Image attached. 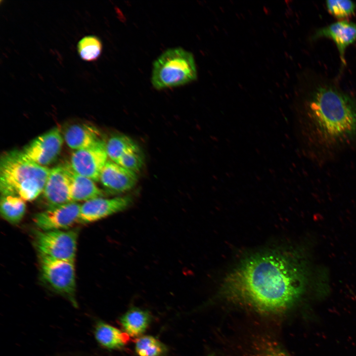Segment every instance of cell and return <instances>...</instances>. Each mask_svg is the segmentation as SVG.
Masks as SVG:
<instances>
[{
	"label": "cell",
	"instance_id": "2e32d148",
	"mask_svg": "<svg viewBox=\"0 0 356 356\" xmlns=\"http://www.w3.org/2000/svg\"><path fill=\"white\" fill-rule=\"evenodd\" d=\"M94 335L101 345L110 349L123 347L128 343L130 336L127 333L102 321L96 324Z\"/></svg>",
	"mask_w": 356,
	"mask_h": 356
},
{
	"label": "cell",
	"instance_id": "5bb4252c",
	"mask_svg": "<svg viewBox=\"0 0 356 356\" xmlns=\"http://www.w3.org/2000/svg\"><path fill=\"white\" fill-rule=\"evenodd\" d=\"M64 139L67 145L75 151L90 147L102 140L98 130L88 124H74L68 127Z\"/></svg>",
	"mask_w": 356,
	"mask_h": 356
},
{
	"label": "cell",
	"instance_id": "44dd1931",
	"mask_svg": "<svg viewBox=\"0 0 356 356\" xmlns=\"http://www.w3.org/2000/svg\"><path fill=\"white\" fill-rule=\"evenodd\" d=\"M77 49L81 58L87 61H94L100 56L102 44L100 40L95 36H88L78 43Z\"/></svg>",
	"mask_w": 356,
	"mask_h": 356
},
{
	"label": "cell",
	"instance_id": "7c38bea8",
	"mask_svg": "<svg viewBox=\"0 0 356 356\" xmlns=\"http://www.w3.org/2000/svg\"><path fill=\"white\" fill-rule=\"evenodd\" d=\"M99 180L111 191L124 192L134 186L137 181V176L135 172L108 160L101 172Z\"/></svg>",
	"mask_w": 356,
	"mask_h": 356
},
{
	"label": "cell",
	"instance_id": "ffe728a7",
	"mask_svg": "<svg viewBox=\"0 0 356 356\" xmlns=\"http://www.w3.org/2000/svg\"><path fill=\"white\" fill-rule=\"evenodd\" d=\"M135 350L139 356H163L167 352L165 345L151 336H141L137 339Z\"/></svg>",
	"mask_w": 356,
	"mask_h": 356
},
{
	"label": "cell",
	"instance_id": "e0dca14e",
	"mask_svg": "<svg viewBox=\"0 0 356 356\" xmlns=\"http://www.w3.org/2000/svg\"><path fill=\"white\" fill-rule=\"evenodd\" d=\"M150 320L151 316L148 312L133 308L123 315L120 322L125 332L130 336L138 337L145 332Z\"/></svg>",
	"mask_w": 356,
	"mask_h": 356
},
{
	"label": "cell",
	"instance_id": "4fadbf2b",
	"mask_svg": "<svg viewBox=\"0 0 356 356\" xmlns=\"http://www.w3.org/2000/svg\"><path fill=\"white\" fill-rule=\"evenodd\" d=\"M314 37L332 39L337 46L342 62L345 64L346 49L356 41V24L346 20L340 21L319 29Z\"/></svg>",
	"mask_w": 356,
	"mask_h": 356
},
{
	"label": "cell",
	"instance_id": "7402d4cb",
	"mask_svg": "<svg viewBox=\"0 0 356 356\" xmlns=\"http://www.w3.org/2000/svg\"><path fill=\"white\" fill-rule=\"evenodd\" d=\"M252 356H289L275 341L267 338H260L254 343Z\"/></svg>",
	"mask_w": 356,
	"mask_h": 356
},
{
	"label": "cell",
	"instance_id": "d6986e66",
	"mask_svg": "<svg viewBox=\"0 0 356 356\" xmlns=\"http://www.w3.org/2000/svg\"><path fill=\"white\" fill-rule=\"evenodd\" d=\"M137 147L132 139L123 134L114 135L110 137L106 143V150L108 158L116 163L126 152Z\"/></svg>",
	"mask_w": 356,
	"mask_h": 356
},
{
	"label": "cell",
	"instance_id": "ac0fdd59",
	"mask_svg": "<svg viewBox=\"0 0 356 356\" xmlns=\"http://www.w3.org/2000/svg\"><path fill=\"white\" fill-rule=\"evenodd\" d=\"M26 210L25 201L11 195H1L0 212L1 217L12 224L19 223L23 219Z\"/></svg>",
	"mask_w": 356,
	"mask_h": 356
},
{
	"label": "cell",
	"instance_id": "5b68a950",
	"mask_svg": "<svg viewBox=\"0 0 356 356\" xmlns=\"http://www.w3.org/2000/svg\"><path fill=\"white\" fill-rule=\"evenodd\" d=\"M39 257L41 275L44 282L77 307L75 261L56 259L41 255H39Z\"/></svg>",
	"mask_w": 356,
	"mask_h": 356
},
{
	"label": "cell",
	"instance_id": "3957f363",
	"mask_svg": "<svg viewBox=\"0 0 356 356\" xmlns=\"http://www.w3.org/2000/svg\"><path fill=\"white\" fill-rule=\"evenodd\" d=\"M49 171L27 158L21 150L5 152L0 160L1 195L33 201L42 193Z\"/></svg>",
	"mask_w": 356,
	"mask_h": 356
},
{
	"label": "cell",
	"instance_id": "603a6c76",
	"mask_svg": "<svg viewBox=\"0 0 356 356\" xmlns=\"http://www.w3.org/2000/svg\"><path fill=\"white\" fill-rule=\"evenodd\" d=\"M326 5L329 12L338 19H344L351 16L354 14L356 8V4L351 0H327Z\"/></svg>",
	"mask_w": 356,
	"mask_h": 356
},
{
	"label": "cell",
	"instance_id": "ba28073f",
	"mask_svg": "<svg viewBox=\"0 0 356 356\" xmlns=\"http://www.w3.org/2000/svg\"><path fill=\"white\" fill-rule=\"evenodd\" d=\"M81 204L78 202L48 207L33 218L36 226L42 231L67 230L79 222Z\"/></svg>",
	"mask_w": 356,
	"mask_h": 356
},
{
	"label": "cell",
	"instance_id": "52a82bcc",
	"mask_svg": "<svg viewBox=\"0 0 356 356\" xmlns=\"http://www.w3.org/2000/svg\"><path fill=\"white\" fill-rule=\"evenodd\" d=\"M63 142L59 129L54 127L35 138L21 151L28 159L47 167L58 157Z\"/></svg>",
	"mask_w": 356,
	"mask_h": 356
},
{
	"label": "cell",
	"instance_id": "30bf717a",
	"mask_svg": "<svg viewBox=\"0 0 356 356\" xmlns=\"http://www.w3.org/2000/svg\"><path fill=\"white\" fill-rule=\"evenodd\" d=\"M71 168L66 163L50 169L42 192L48 207L72 202Z\"/></svg>",
	"mask_w": 356,
	"mask_h": 356
},
{
	"label": "cell",
	"instance_id": "8992f818",
	"mask_svg": "<svg viewBox=\"0 0 356 356\" xmlns=\"http://www.w3.org/2000/svg\"><path fill=\"white\" fill-rule=\"evenodd\" d=\"M78 237V232L76 229L40 230L35 233V245L39 255L75 261Z\"/></svg>",
	"mask_w": 356,
	"mask_h": 356
},
{
	"label": "cell",
	"instance_id": "7a4b0ae2",
	"mask_svg": "<svg viewBox=\"0 0 356 356\" xmlns=\"http://www.w3.org/2000/svg\"><path fill=\"white\" fill-rule=\"evenodd\" d=\"M307 114L313 132L325 143L356 136V100L335 88H317L308 103Z\"/></svg>",
	"mask_w": 356,
	"mask_h": 356
},
{
	"label": "cell",
	"instance_id": "9c48e42d",
	"mask_svg": "<svg viewBox=\"0 0 356 356\" xmlns=\"http://www.w3.org/2000/svg\"><path fill=\"white\" fill-rule=\"evenodd\" d=\"M108 158L106 142L102 139L90 147L74 151L70 164L78 174L97 181Z\"/></svg>",
	"mask_w": 356,
	"mask_h": 356
},
{
	"label": "cell",
	"instance_id": "277c9868",
	"mask_svg": "<svg viewBox=\"0 0 356 356\" xmlns=\"http://www.w3.org/2000/svg\"><path fill=\"white\" fill-rule=\"evenodd\" d=\"M197 78L193 55L183 48L167 49L153 63L151 82L157 90L183 86Z\"/></svg>",
	"mask_w": 356,
	"mask_h": 356
},
{
	"label": "cell",
	"instance_id": "9a60e30c",
	"mask_svg": "<svg viewBox=\"0 0 356 356\" xmlns=\"http://www.w3.org/2000/svg\"><path fill=\"white\" fill-rule=\"evenodd\" d=\"M72 202H86L103 196V191L92 179L78 174L71 168Z\"/></svg>",
	"mask_w": 356,
	"mask_h": 356
},
{
	"label": "cell",
	"instance_id": "cb8c5ba5",
	"mask_svg": "<svg viewBox=\"0 0 356 356\" xmlns=\"http://www.w3.org/2000/svg\"><path fill=\"white\" fill-rule=\"evenodd\" d=\"M117 163L127 169L136 173L141 169L143 166V158L137 147L126 152L121 156Z\"/></svg>",
	"mask_w": 356,
	"mask_h": 356
},
{
	"label": "cell",
	"instance_id": "8fae6325",
	"mask_svg": "<svg viewBox=\"0 0 356 356\" xmlns=\"http://www.w3.org/2000/svg\"><path fill=\"white\" fill-rule=\"evenodd\" d=\"M133 198L126 195L112 198H96L81 205L79 222H97L126 210L133 203Z\"/></svg>",
	"mask_w": 356,
	"mask_h": 356
},
{
	"label": "cell",
	"instance_id": "6da1fadb",
	"mask_svg": "<svg viewBox=\"0 0 356 356\" xmlns=\"http://www.w3.org/2000/svg\"><path fill=\"white\" fill-rule=\"evenodd\" d=\"M302 261L297 255L283 251L253 255L225 277L221 294L258 312H285L306 291L308 273Z\"/></svg>",
	"mask_w": 356,
	"mask_h": 356
}]
</instances>
